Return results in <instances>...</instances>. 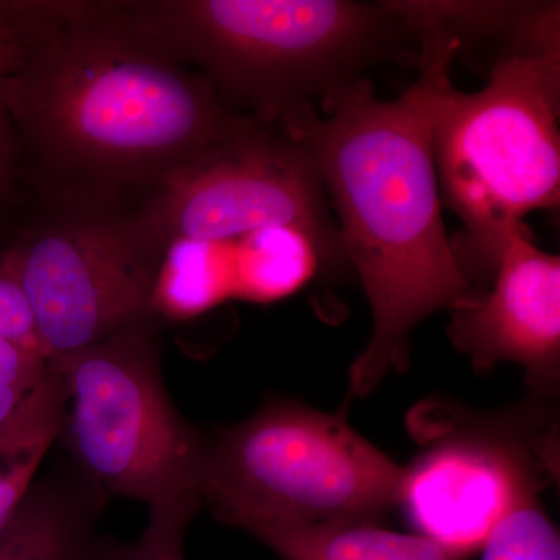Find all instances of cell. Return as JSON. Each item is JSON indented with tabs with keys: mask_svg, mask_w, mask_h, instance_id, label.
<instances>
[{
	"mask_svg": "<svg viewBox=\"0 0 560 560\" xmlns=\"http://www.w3.org/2000/svg\"><path fill=\"white\" fill-rule=\"evenodd\" d=\"M3 94L39 158L116 183H156L261 124L140 32L124 2H33L24 60Z\"/></svg>",
	"mask_w": 560,
	"mask_h": 560,
	"instance_id": "6da1fadb",
	"label": "cell"
},
{
	"mask_svg": "<svg viewBox=\"0 0 560 560\" xmlns=\"http://www.w3.org/2000/svg\"><path fill=\"white\" fill-rule=\"evenodd\" d=\"M294 109L278 128L312 151L338 217L346 261L370 300L372 335L349 371L368 396L404 371L412 329L474 291L441 213L425 86L378 101L372 80Z\"/></svg>",
	"mask_w": 560,
	"mask_h": 560,
	"instance_id": "7a4b0ae2",
	"label": "cell"
},
{
	"mask_svg": "<svg viewBox=\"0 0 560 560\" xmlns=\"http://www.w3.org/2000/svg\"><path fill=\"white\" fill-rule=\"evenodd\" d=\"M559 32L501 55L474 94L453 88L447 39L419 43L438 186L463 221L452 246L475 291L488 289L523 217L559 205Z\"/></svg>",
	"mask_w": 560,
	"mask_h": 560,
	"instance_id": "3957f363",
	"label": "cell"
},
{
	"mask_svg": "<svg viewBox=\"0 0 560 560\" xmlns=\"http://www.w3.org/2000/svg\"><path fill=\"white\" fill-rule=\"evenodd\" d=\"M124 9L228 108L271 127L407 58L416 40L389 2L142 0Z\"/></svg>",
	"mask_w": 560,
	"mask_h": 560,
	"instance_id": "277c9868",
	"label": "cell"
},
{
	"mask_svg": "<svg viewBox=\"0 0 560 560\" xmlns=\"http://www.w3.org/2000/svg\"><path fill=\"white\" fill-rule=\"evenodd\" d=\"M404 467L342 412L276 399L208 436L202 503L226 525L378 523L397 506Z\"/></svg>",
	"mask_w": 560,
	"mask_h": 560,
	"instance_id": "5b68a950",
	"label": "cell"
},
{
	"mask_svg": "<svg viewBox=\"0 0 560 560\" xmlns=\"http://www.w3.org/2000/svg\"><path fill=\"white\" fill-rule=\"evenodd\" d=\"M49 363L66 390L60 440L88 480L150 511L202 504L208 436L168 396L154 319Z\"/></svg>",
	"mask_w": 560,
	"mask_h": 560,
	"instance_id": "8992f818",
	"label": "cell"
},
{
	"mask_svg": "<svg viewBox=\"0 0 560 560\" xmlns=\"http://www.w3.org/2000/svg\"><path fill=\"white\" fill-rule=\"evenodd\" d=\"M326 194L312 151L257 124L161 176L139 217L164 250L296 230L315 242L327 270L348 267Z\"/></svg>",
	"mask_w": 560,
	"mask_h": 560,
	"instance_id": "52a82bcc",
	"label": "cell"
},
{
	"mask_svg": "<svg viewBox=\"0 0 560 560\" xmlns=\"http://www.w3.org/2000/svg\"><path fill=\"white\" fill-rule=\"evenodd\" d=\"M164 256L140 217L83 212L33 231L0 265L51 360L154 319Z\"/></svg>",
	"mask_w": 560,
	"mask_h": 560,
	"instance_id": "ba28073f",
	"label": "cell"
},
{
	"mask_svg": "<svg viewBox=\"0 0 560 560\" xmlns=\"http://www.w3.org/2000/svg\"><path fill=\"white\" fill-rule=\"evenodd\" d=\"M539 411L436 427L404 467L397 501L420 536L467 559L512 510L539 497L558 460L555 425L544 415L533 420Z\"/></svg>",
	"mask_w": 560,
	"mask_h": 560,
	"instance_id": "9c48e42d",
	"label": "cell"
},
{
	"mask_svg": "<svg viewBox=\"0 0 560 560\" xmlns=\"http://www.w3.org/2000/svg\"><path fill=\"white\" fill-rule=\"evenodd\" d=\"M448 337L477 370L514 361L534 393L551 396L560 375V259L512 232L488 289L451 308Z\"/></svg>",
	"mask_w": 560,
	"mask_h": 560,
	"instance_id": "30bf717a",
	"label": "cell"
},
{
	"mask_svg": "<svg viewBox=\"0 0 560 560\" xmlns=\"http://www.w3.org/2000/svg\"><path fill=\"white\" fill-rule=\"evenodd\" d=\"M106 495L72 463L36 478L0 530V560H105L97 525Z\"/></svg>",
	"mask_w": 560,
	"mask_h": 560,
	"instance_id": "8fae6325",
	"label": "cell"
},
{
	"mask_svg": "<svg viewBox=\"0 0 560 560\" xmlns=\"http://www.w3.org/2000/svg\"><path fill=\"white\" fill-rule=\"evenodd\" d=\"M241 529L283 560H466L420 534L396 533L375 522L307 525L256 518Z\"/></svg>",
	"mask_w": 560,
	"mask_h": 560,
	"instance_id": "7c38bea8",
	"label": "cell"
},
{
	"mask_svg": "<svg viewBox=\"0 0 560 560\" xmlns=\"http://www.w3.org/2000/svg\"><path fill=\"white\" fill-rule=\"evenodd\" d=\"M65 411V385L50 366L38 390L0 429V530L20 510L40 464L60 440Z\"/></svg>",
	"mask_w": 560,
	"mask_h": 560,
	"instance_id": "4fadbf2b",
	"label": "cell"
},
{
	"mask_svg": "<svg viewBox=\"0 0 560 560\" xmlns=\"http://www.w3.org/2000/svg\"><path fill=\"white\" fill-rule=\"evenodd\" d=\"M481 551V560H560L559 533L537 497L512 510Z\"/></svg>",
	"mask_w": 560,
	"mask_h": 560,
	"instance_id": "5bb4252c",
	"label": "cell"
},
{
	"mask_svg": "<svg viewBox=\"0 0 560 560\" xmlns=\"http://www.w3.org/2000/svg\"><path fill=\"white\" fill-rule=\"evenodd\" d=\"M201 504L184 503L150 511V521L138 539L109 540L105 560H186L184 536Z\"/></svg>",
	"mask_w": 560,
	"mask_h": 560,
	"instance_id": "9a60e30c",
	"label": "cell"
},
{
	"mask_svg": "<svg viewBox=\"0 0 560 560\" xmlns=\"http://www.w3.org/2000/svg\"><path fill=\"white\" fill-rule=\"evenodd\" d=\"M49 372L46 357L0 338V429L27 404Z\"/></svg>",
	"mask_w": 560,
	"mask_h": 560,
	"instance_id": "2e32d148",
	"label": "cell"
},
{
	"mask_svg": "<svg viewBox=\"0 0 560 560\" xmlns=\"http://www.w3.org/2000/svg\"><path fill=\"white\" fill-rule=\"evenodd\" d=\"M0 338L36 350L44 355L28 302L16 280L2 265H0Z\"/></svg>",
	"mask_w": 560,
	"mask_h": 560,
	"instance_id": "e0dca14e",
	"label": "cell"
},
{
	"mask_svg": "<svg viewBox=\"0 0 560 560\" xmlns=\"http://www.w3.org/2000/svg\"><path fill=\"white\" fill-rule=\"evenodd\" d=\"M33 2H0V81L13 75L24 60Z\"/></svg>",
	"mask_w": 560,
	"mask_h": 560,
	"instance_id": "ac0fdd59",
	"label": "cell"
},
{
	"mask_svg": "<svg viewBox=\"0 0 560 560\" xmlns=\"http://www.w3.org/2000/svg\"><path fill=\"white\" fill-rule=\"evenodd\" d=\"M14 161V125L11 120L3 81H0V189L9 180Z\"/></svg>",
	"mask_w": 560,
	"mask_h": 560,
	"instance_id": "d6986e66",
	"label": "cell"
}]
</instances>
